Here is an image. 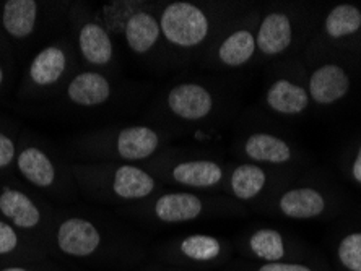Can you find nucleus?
<instances>
[{
	"mask_svg": "<svg viewBox=\"0 0 361 271\" xmlns=\"http://www.w3.org/2000/svg\"><path fill=\"white\" fill-rule=\"evenodd\" d=\"M247 7L236 2L174 0L160 7V26L169 67L199 62L216 36Z\"/></svg>",
	"mask_w": 361,
	"mask_h": 271,
	"instance_id": "obj_2",
	"label": "nucleus"
},
{
	"mask_svg": "<svg viewBox=\"0 0 361 271\" xmlns=\"http://www.w3.org/2000/svg\"><path fill=\"white\" fill-rule=\"evenodd\" d=\"M124 94V83L118 75L78 68L57 94L54 103L62 111L93 114L114 108L121 103Z\"/></svg>",
	"mask_w": 361,
	"mask_h": 271,
	"instance_id": "obj_15",
	"label": "nucleus"
},
{
	"mask_svg": "<svg viewBox=\"0 0 361 271\" xmlns=\"http://www.w3.org/2000/svg\"><path fill=\"white\" fill-rule=\"evenodd\" d=\"M334 258L338 271H361V231H352L338 239Z\"/></svg>",
	"mask_w": 361,
	"mask_h": 271,
	"instance_id": "obj_28",
	"label": "nucleus"
},
{
	"mask_svg": "<svg viewBox=\"0 0 361 271\" xmlns=\"http://www.w3.org/2000/svg\"><path fill=\"white\" fill-rule=\"evenodd\" d=\"M158 263L194 271L223 270L235 258V246L226 237L209 232H190L158 244Z\"/></svg>",
	"mask_w": 361,
	"mask_h": 271,
	"instance_id": "obj_13",
	"label": "nucleus"
},
{
	"mask_svg": "<svg viewBox=\"0 0 361 271\" xmlns=\"http://www.w3.org/2000/svg\"><path fill=\"white\" fill-rule=\"evenodd\" d=\"M161 4L135 2V7L126 18L116 34L127 51L153 67H168V52L160 26Z\"/></svg>",
	"mask_w": 361,
	"mask_h": 271,
	"instance_id": "obj_17",
	"label": "nucleus"
},
{
	"mask_svg": "<svg viewBox=\"0 0 361 271\" xmlns=\"http://www.w3.org/2000/svg\"><path fill=\"white\" fill-rule=\"evenodd\" d=\"M332 195L319 184H286L259 206L257 211L290 221H316L332 210Z\"/></svg>",
	"mask_w": 361,
	"mask_h": 271,
	"instance_id": "obj_19",
	"label": "nucleus"
},
{
	"mask_svg": "<svg viewBox=\"0 0 361 271\" xmlns=\"http://www.w3.org/2000/svg\"><path fill=\"white\" fill-rule=\"evenodd\" d=\"M130 271H194V270L173 267V265L157 263V265H142V267H137V268L130 270Z\"/></svg>",
	"mask_w": 361,
	"mask_h": 271,
	"instance_id": "obj_32",
	"label": "nucleus"
},
{
	"mask_svg": "<svg viewBox=\"0 0 361 271\" xmlns=\"http://www.w3.org/2000/svg\"><path fill=\"white\" fill-rule=\"evenodd\" d=\"M44 260H49L44 244L25 236L0 218V268Z\"/></svg>",
	"mask_w": 361,
	"mask_h": 271,
	"instance_id": "obj_24",
	"label": "nucleus"
},
{
	"mask_svg": "<svg viewBox=\"0 0 361 271\" xmlns=\"http://www.w3.org/2000/svg\"><path fill=\"white\" fill-rule=\"evenodd\" d=\"M235 151L243 161L281 171H291V168L301 163L298 148L274 132L256 130L243 134L236 141Z\"/></svg>",
	"mask_w": 361,
	"mask_h": 271,
	"instance_id": "obj_20",
	"label": "nucleus"
},
{
	"mask_svg": "<svg viewBox=\"0 0 361 271\" xmlns=\"http://www.w3.org/2000/svg\"><path fill=\"white\" fill-rule=\"evenodd\" d=\"M20 135L12 122L0 117V179L15 175Z\"/></svg>",
	"mask_w": 361,
	"mask_h": 271,
	"instance_id": "obj_27",
	"label": "nucleus"
},
{
	"mask_svg": "<svg viewBox=\"0 0 361 271\" xmlns=\"http://www.w3.org/2000/svg\"><path fill=\"white\" fill-rule=\"evenodd\" d=\"M233 246L243 260L254 263L301 262L319 255L312 252V248L300 237L272 226H256L246 229L236 237Z\"/></svg>",
	"mask_w": 361,
	"mask_h": 271,
	"instance_id": "obj_16",
	"label": "nucleus"
},
{
	"mask_svg": "<svg viewBox=\"0 0 361 271\" xmlns=\"http://www.w3.org/2000/svg\"><path fill=\"white\" fill-rule=\"evenodd\" d=\"M0 271H63L59 267H54L49 260L44 262H31V263H17L8 265V267H2Z\"/></svg>",
	"mask_w": 361,
	"mask_h": 271,
	"instance_id": "obj_30",
	"label": "nucleus"
},
{
	"mask_svg": "<svg viewBox=\"0 0 361 271\" xmlns=\"http://www.w3.org/2000/svg\"><path fill=\"white\" fill-rule=\"evenodd\" d=\"M296 41V20L288 10L274 8L261 15L256 31L257 56L275 58L283 56Z\"/></svg>",
	"mask_w": 361,
	"mask_h": 271,
	"instance_id": "obj_21",
	"label": "nucleus"
},
{
	"mask_svg": "<svg viewBox=\"0 0 361 271\" xmlns=\"http://www.w3.org/2000/svg\"><path fill=\"white\" fill-rule=\"evenodd\" d=\"M264 103L270 113L281 117H300L311 106L306 84L290 77H279L265 89Z\"/></svg>",
	"mask_w": 361,
	"mask_h": 271,
	"instance_id": "obj_23",
	"label": "nucleus"
},
{
	"mask_svg": "<svg viewBox=\"0 0 361 271\" xmlns=\"http://www.w3.org/2000/svg\"><path fill=\"white\" fill-rule=\"evenodd\" d=\"M261 12L247 7L233 18L216 36L204 56L197 62L207 70H240L257 57L256 31Z\"/></svg>",
	"mask_w": 361,
	"mask_h": 271,
	"instance_id": "obj_14",
	"label": "nucleus"
},
{
	"mask_svg": "<svg viewBox=\"0 0 361 271\" xmlns=\"http://www.w3.org/2000/svg\"><path fill=\"white\" fill-rule=\"evenodd\" d=\"M221 271H332L324 262L321 255L314 258L301 260V262H281V263H254L240 258L233 262Z\"/></svg>",
	"mask_w": 361,
	"mask_h": 271,
	"instance_id": "obj_26",
	"label": "nucleus"
},
{
	"mask_svg": "<svg viewBox=\"0 0 361 271\" xmlns=\"http://www.w3.org/2000/svg\"><path fill=\"white\" fill-rule=\"evenodd\" d=\"M352 88L348 72L337 62H322L310 73L306 89L311 103L319 108H329L347 96Z\"/></svg>",
	"mask_w": 361,
	"mask_h": 271,
	"instance_id": "obj_22",
	"label": "nucleus"
},
{
	"mask_svg": "<svg viewBox=\"0 0 361 271\" xmlns=\"http://www.w3.org/2000/svg\"><path fill=\"white\" fill-rule=\"evenodd\" d=\"M49 258L87 267H134L145 258V246L134 231L88 210H62L46 242Z\"/></svg>",
	"mask_w": 361,
	"mask_h": 271,
	"instance_id": "obj_1",
	"label": "nucleus"
},
{
	"mask_svg": "<svg viewBox=\"0 0 361 271\" xmlns=\"http://www.w3.org/2000/svg\"><path fill=\"white\" fill-rule=\"evenodd\" d=\"M15 73V47L0 34V98L7 92Z\"/></svg>",
	"mask_w": 361,
	"mask_h": 271,
	"instance_id": "obj_29",
	"label": "nucleus"
},
{
	"mask_svg": "<svg viewBox=\"0 0 361 271\" xmlns=\"http://www.w3.org/2000/svg\"><path fill=\"white\" fill-rule=\"evenodd\" d=\"M80 68L68 34L41 46L30 58L18 87V98L23 101H54L66 83Z\"/></svg>",
	"mask_w": 361,
	"mask_h": 271,
	"instance_id": "obj_8",
	"label": "nucleus"
},
{
	"mask_svg": "<svg viewBox=\"0 0 361 271\" xmlns=\"http://www.w3.org/2000/svg\"><path fill=\"white\" fill-rule=\"evenodd\" d=\"M361 30V10L352 4H338L329 10L321 26V38L338 42L352 38Z\"/></svg>",
	"mask_w": 361,
	"mask_h": 271,
	"instance_id": "obj_25",
	"label": "nucleus"
},
{
	"mask_svg": "<svg viewBox=\"0 0 361 271\" xmlns=\"http://www.w3.org/2000/svg\"><path fill=\"white\" fill-rule=\"evenodd\" d=\"M15 175L47 200L73 201L80 196L72 159L38 135H20Z\"/></svg>",
	"mask_w": 361,
	"mask_h": 271,
	"instance_id": "obj_6",
	"label": "nucleus"
},
{
	"mask_svg": "<svg viewBox=\"0 0 361 271\" xmlns=\"http://www.w3.org/2000/svg\"><path fill=\"white\" fill-rule=\"evenodd\" d=\"M71 2L44 0H0V34L15 49L35 44L47 31L63 21Z\"/></svg>",
	"mask_w": 361,
	"mask_h": 271,
	"instance_id": "obj_12",
	"label": "nucleus"
},
{
	"mask_svg": "<svg viewBox=\"0 0 361 271\" xmlns=\"http://www.w3.org/2000/svg\"><path fill=\"white\" fill-rule=\"evenodd\" d=\"M67 30L80 68L118 75L121 68L118 46L114 36L101 21L97 7L87 2H71Z\"/></svg>",
	"mask_w": 361,
	"mask_h": 271,
	"instance_id": "obj_9",
	"label": "nucleus"
},
{
	"mask_svg": "<svg viewBox=\"0 0 361 271\" xmlns=\"http://www.w3.org/2000/svg\"><path fill=\"white\" fill-rule=\"evenodd\" d=\"M142 166L166 189L223 194L230 163L209 153L168 146Z\"/></svg>",
	"mask_w": 361,
	"mask_h": 271,
	"instance_id": "obj_7",
	"label": "nucleus"
},
{
	"mask_svg": "<svg viewBox=\"0 0 361 271\" xmlns=\"http://www.w3.org/2000/svg\"><path fill=\"white\" fill-rule=\"evenodd\" d=\"M291 180V171L265 168L246 161L230 163L223 195L240 201L247 210H259V206Z\"/></svg>",
	"mask_w": 361,
	"mask_h": 271,
	"instance_id": "obj_18",
	"label": "nucleus"
},
{
	"mask_svg": "<svg viewBox=\"0 0 361 271\" xmlns=\"http://www.w3.org/2000/svg\"><path fill=\"white\" fill-rule=\"evenodd\" d=\"M59 208L13 175L0 179V218L46 246ZM47 248V247H46Z\"/></svg>",
	"mask_w": 361,
	"mask_h": 271,
	"instance_id": "obj_11",
	"label": "nucleus"
},
{
	"mask_svg": "<svg viewBox=\"0 0 361 271\" xmlns=\"http://www.w3.org/2000/svg\"><path fill=\"white\" fill-rule=\"evenodd\" d=\"M350 177H352L353 182L361 185V143L357 153H355V158L350 163Z\"/></svg>",
	"mask_w": 361,
	"mask_h": 271,
	"instance_id": "obj_31",
	"label": "nucleus"
},
{
	"mask_svg": "<svg viewBox=\"0 0 361 271\" xmlns=\"http://www.w3.org/2000/svg\"><path fill=\"white\" fill-rule=\"evenodd\" d=\"M72 172L80 196L119 208L139 203L166 189L140 164L72 161Z\"/></svg>",
	"mask_w": 361,
	"mask_h": 271,
	"instance_id": "obj_5",
	"label": "nucleus"
},
{
	"mask_svg": "<svg viewBox=\"0 0 361 271\" xmlns=\"http://www.w3.org/2000/svg\"><path fill=\"white\" fill-rule=\"evenodd\" d=\"M223 108L225 96L219 88L207 82L188 80L164 89L152 111L157 115V124L180 132L183 125L209 124L221 114Z\"/></svg>",
	"mask_w": 361,
	"mask_h": 271,
	"instance_id": "obj_10",
	"label": "nucleus"
},
{
	"mask_svg": "<svg viewBox=\"0 0 361 271\" xmlns=\"http://www.w3.org/2000/svg\"><path fill=\"white\" fill-rule=\"evenodd\" d=\"M126 216L152 226H183L214 218H235L249 213L246 206L223 194L163 189L150 198L121 208Z\"/></svg>",
	"mask_w": 361,
	"mask_h": 271,
	"instance_id": "obj_4",
	"label": "nucleus"
},
{
	"mask_svg": "<svg viewBox=\"0 0 361 271\" xmlns=\"http://www.w3.org/2000/svg\"><path fill=\"white\" fill-rule=\"evenodd\" d=\"M180 132L157 124L106 125L83 132L71 140L72 161L142 164L171 146Z\"/></svg>",
	"mask_w": 361,
	"mask_h": 271,
	"instance_id": "obj_3",
	"label": "nucleus"
}]
</instances>
